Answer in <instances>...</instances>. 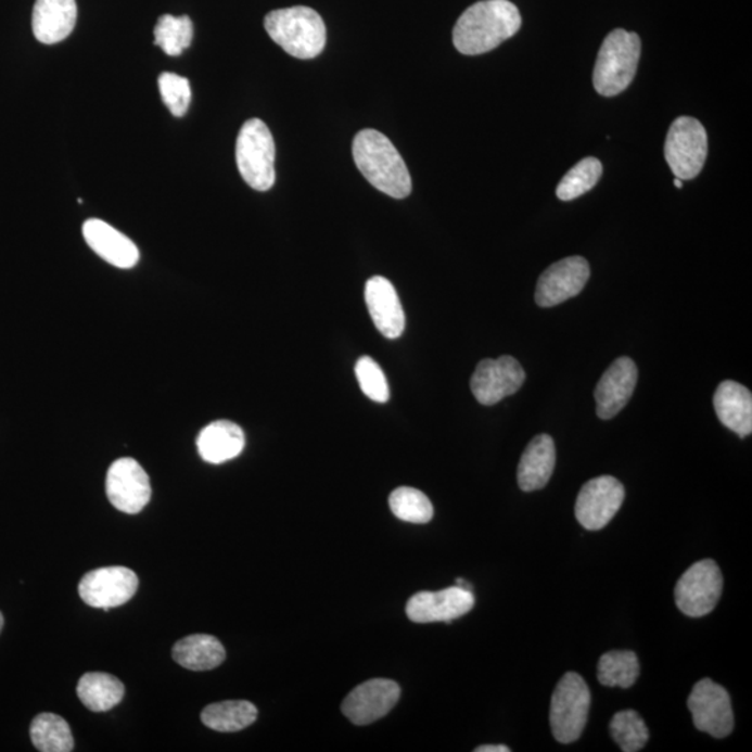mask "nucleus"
<instances>
[{
  "mask_svg": "<svg viewBox=\"0 0 752 752\" xmlns=\"http://www.w3.org/2000/svg\"><path fill=\"white\" fill-rule=\"evenodd\" d=\"M520 27L521 14L515 4L509 0H483L457 20L454 43L463 55H483L515 36Z\"/></svg>",
  "mask_w": 752,
  "mask_h": 752,
  "instance_id": "1",
  "label": "nucleus"
},
{
  "mask_svg": "<svg viewBox=\"0 0 752 752\" xmlns=\"http://www.w3.org/2000/svg\"><path fill=\"white\" fill-rule=\"evenodd\" d=\"M353 158L361 175L382 193L397 200L410 195V171L399 151L382 132L372 129L358 132L353 141Z\"/></svg>",
  "mask_w": 752,
  "mask_h": 752,
  "instance_id": "2",
  "label": "nucleus"
},
{
  "mask_svg": "<svg viewBox=\"0 0 752 752\" xmlns=\"http://www.w3.org/2000/svg\"><path fill=\"white\" fill-rule=\"evenodd\" d=\"M264 24L273 42L294 58L307 61L321 55L326 48V23L316 10L306 7L273 10Z\"/></svg>",
  "mask_w": 752,
  "mask_h": 752,
  "instance_id": "3",
  "label": "nucleus"
},
{
  "mask_svg": "<svg viewBox=\"0 0 752 752\" xmlns=\"http://www.w3.org/2000/svg\"><path fill=\"white\" fill-rule=\"evenodd\" d=\"M641 56V39L636 33L614 29L599 49L594 67V87L603 97H616L636 77Z\"/></svg>",
  "mask_w": 752,
  "mask_h": 752,
  "instance_id": "4",
  "label": "nucleus"
},
{
  "mask_svg": "<svg viewBox=\"0 0 752 752\" xmlns=\"http://www.w3.org/2000/svg\"><path fill=\"white\" fill-rule=\"evenodd\" d=\"M275 141L263 120L251 119L244 123L235 144V162L240 175L251 189L268 191L272 189L275 174Z\"/></svg>",
  "mask_w": 752,
  "mask_h": 752,
  "instance_id": "5",
  "label": "nucleus"
},
{
  "mask_svg": "<svg viewBox=\"0 0 752 752\" xmlns=\"http://www.w3.org/2000/svg\"><path fill=\"white\" fill-rule=\"evenodd\" d=\"M591 708V691L577 673L570 672L555 688L550 701V727L559 743H574L582 737Z\"/></svg>",
  "mask_w": 752,
  "mask_h": 752,
  "instance_id": "6",
  "label": "nucleus"
},
{
  "mask_svg": "<svg viewBox=\"0 0 752 752\" xmlns=\"http://www.w3.org/2000/svg\"><path fill=\"white\" fill-rule=\"evenodd\" d=\"M708 155V136L701 122L690 116L677 117L668 129L665 158L680 180H691L701 174Z\"/></svg>",
  "mask_w": 752,
  "mask_h": 752,
  "instance_id": "7",
  "label": "nucleus"
},
{
  "mask_svg": "<svg viewBox=\"0 0 752 752\" xmlns=\"http://www.w3.org/2000/svg\"><path fill=\"white\" fill-rule=\"evenodd\" d=\"M722 589L724 577L719 566L714 560H701L678 579L675 589L677 608L687 616H706L719 602Z\"/></svg>",
  "mask_w": 752,
  "mask_h": 752,
  "instance_id": "8",
  "label": "nucleus"
},
{
  "mask_svg": "<svg viewBox=\"0 0 752 752\" xmlns=\"http://www.w3.org/2000/svg\"><path fill=\"white\" fill-rule=\"evenodd\" d=\"M687 704L698 730L715 739H725L734 731L735 715L729 692L711 678L697 683Z\"/></svg>",
  "mask_w": 752,
  "mask_h": 752,
  "instance_id": "9",
  "label": "nucleus"
},
{
  "mask_svg": "<svg viewBox=\"0 0 752 752\" xmlns=\"http://www.w3.org/2000/svg\"><path fill=\"white\" fill-rule=\"evenodd\" d=\"M137 589L139 577L132 570L122 566L92 570L78 585L84 602L105 611L129 602Z\"/></svg>",
  "mask_w": 752,
  "mask_h": 752,
  "instance_id": "10",
  "label": "nucleus"
},
{
  "mask_svg": "<svg viewBox=\"0 0 752 752\" xmlns=\"http://www.w3.org/2000/svg\"><path fill=\"white\" fill-rule=\"evenodd\" d=\"M624 496V486L614 476L602 475L588 481L576 501L578 523L589 531L607 527L622 508Z\"/></svg>",
  "mask_w": 752,
  "mask_h": 752,
  "instance_id": "11",
  "label": "nucleus"
},
{
  "mask_svg": "<svg viewBox=\"0 0 752 752\" xmlns=\"http://www.w3.org/2000/svg\"><path fill=\"white\" fill-rule=\"evenodd\" d=\"M525 381L523 367L515 358L501 356L498 360H483L471 377V392L484 406H494L505 397L514 395Z\"/></svg>",
  "mask_w": 752,
  "mask_h": 752,
  "instance_id": "12",
  "label": "nucleus"
},
{
  "mask_svg": "<svg viewBox=\"0 0 752 752\" xmlns=\"http://www.w3.org/2000/svg\"><path fill=\"white\" fill-rule=\"evenodd\" d=\"M400 698V687L387 678H372L344 698L343 715L352 724L367 726L390 714Z\"/></svg>",
  "mask_w": 752,
  "mask_h": 752,
  "instance_id": "13",
  "label": "nucleus"
},
{
  "mask_svg": "<svg viewBox=\"0 0 752 752\" xmlns=\"http://www.w3.org/2000/svg\"><path fill=\"white\" fill-rule=\"evenodd\" d=\"M106 495L111 504L123 513H140L151 499L150 476L130 457L116 460L107 471Z\"/></svg>",
  "mask_w": 752,
  "mask_h": 752,
  "instance_id": "14",
  "label": "nucleus"
},
{
  "mask_svg": "<svg viewBox=\"0 0 752 752\" xmlns=\"http://www.w3.org/2000/svg\"><path fill=\"white\" fill-rule=\"evenodd\" d=\"M589 275L591 270L587 259L583 257L559 260L540 275L535 290V302L543 308L559 306L583 292Z\"/></svg>",
  "mask_w": 752,
  "mask_h": 752,
  "instance_id": "15",
  "label": "nucleus"
},
{
  "mask_svg": "<svg viewBox=\"0 0 752 752\" xmlns=\"http://www.w3.org/2000/svg\"><path fill=\"white\" fill-rule=\"evenodd\" d=\"M474 603L473 591L455 585L442 591H421L412 595L407 602L406 613L415 623H450L469 613Z\"/></svg>",
  "mask_w": 752,
  "mask_h": 752,
  "instance_id": "16",
  "label": "nucleus"
},
{
  "mask_svg": "<svg viewBox=\"0 0 752 752\" xmlns=\"http://www.w3.org/2000/svg\"><path fill=\"white\" fill-rule=\"evenodd\" d=\"M638 370L628 357L617 358L599 380L595 390L597 415L601 420H611L624 409L636 390Z\"/></svg>",
  "mask_w": 752,
  "mask_h": 752,
  "instance_id": "17",
  "label": "nucleus"
},
{
  "mask_svg": "<svg viewBox=\"0 0 752 752\" xmlns=\"http://www.w3.org/2000/svg\"><path fill=\"white\" fill-rule=\"evenodd\" d=\"M366 303L368 311L383 336L400 337L405 332L406 317L399 296L393 284L383 277H373L366 284Z\"/></svg>",
  "mask_w": 752,
  "mask_h": 752,
  "instance_id": "18",
  "label": "nucleus"
},
{
  "mask_svg": "<svg viewBox=\"0 0 752 752\" xmlns=\"http://www.w3.org/2000/svg\"><path fill=\"white\" fill-rule=\"evenodd\" d=\"M84 239L92 251L113 267L129 269L140 259V251L127 235L100 219H88L82 226Z\"/></svg>",
  "mask_w": 752,
  "mask_h": 752,
  "instance_id": "19",
  "label": "nucleus"
},
{
  "mask_svg": "<svg viewBox=\"0 0 752 752\" xmlns=\"http://www.w3.org/2000/svg\"><path fill=\"white\" fill-rule=\"evenodd\" d=\"M76 22V0H37L34 7V36L47 46H53L71 36Z\"/></svg>",
  "mask_w": 752,
  "mask_h": 752,
  "instance_id": "20",
  "label": "nucleus"
},
{
  "mask_svg": "<svg viewBox=\"0 0 752 752\" xmlns=\"http://www.w3.org/2000/svg\"><path fill=\"white\" fill-rule=\"evenodd\" d=\"M557 464V449L549 435L535 436L521 456L518 481L524 493L543 489L549 483Z\"/></svg>",
  "mask_w": 752,
  "mask_h": 752,
  "instance_id": "21",
  "label": "nucleus"
},
{
  "mask_svg": "<svg viewBox=\"0 0 752 752\" xmlns=\"http://www.w3.org/2000/svg\"><path fill=\"white\" fill-rule=\"evenodd\" d=\"M714 406L722 424L740 437L752 432V396L745 386L735 381L722 382L715 392Z\"/></svg>",
  "mask_w": 752,
  "mask_h": 752,
  "instance_id": "22",
  "label": "nucleus"
},
{
  "mask_svg": "<svg viewBox=\"0 0 752 752\" xmlns=\"http://www.w3.org/2000/svg\"><path fill=\"white\" fill-rule=\"evenodd\" d=\"M244 446L245 436L242 428L226 420L215 421L205 426L196 439L200 456L211 464H222L235 459L242 454Z\"/></svg>",
  "mask_w": 752,
  "mask_h": 752,
  "instance_id": "23",
  "label": "nucleus"
},
{
  "mask_svg": "<svg viewBox=\"0 0 752 752\" xmlns=\"http://www.w3.org/2000/svg\"><path fill=\"white\" fill-rule=\"evenodd\" d=\"M171 655L180 666L189 671L205 672L224 663L226 651L218 638L209 634H193L177 641Z\"/></svg>",
  "mask_w": 752,
  "mask_h": 752,
  "instance_id": "24",
  "label": "nucleus"
},
{
  "mask_svg": "<svg viewBox=\"0 0 752 752\" xmlns=\"http://www.w3.org/2000/svg\"><path fill=\"white\" fill-rule=\"evenodd\" d=\"M77 694L88 710L106 712L120 704L125 686L119 678L107 673H87L78 681Z\"/></svg>",
  "mask_w": 752,
  "mask_h": 752,
  "instance_id": "25",
  "label": "nucleus"
},
{
  "mask_svg": "<svg viewBox=\"0 0 752 752\" xmlns=\"http://www.w3.org/2000/svg\"><path fill=\"white\" fill-rule=\"evenodd\" d=\"M258 710L250 701H222L205 708L201 721L206 727L222 734H234L254 724Z\"/></svg>",
  "mask_w": 752,
  "mask_h": 752,
  "instance_id": "26",
  "label": "nucleus"
},
{
  "mask_svg": "<svg viewBox=\"0 0 752 752\" xmlns=\"http://www.w3.org/2000/svg\"><path fill=\"white\" fill-rule=\"evenodd\" d=\"M34 747L41 752H71L75 750V739L71 726L62 716L39 714L29 727Z\"/></svg>",
  "mask_w": 752,
  "mask_h": 752,
  "instance_id": "27",
  "label": "nucleus"
},
{
  "mask_svg": "<svg viewBox=\"0 0 752 752\" xmlns=\"http://www.w3.org/2000/svg\"><path fill=\"white\" fill-rule=\"evenodd\" d=\"M640 676V663L632 651L604 653L598 663V680L602 686L630 688Z\"/></svg>",
  "mask_w": 752,
  "mask_h": 752,
  "instance_id": "28",
  "label": "nucleus"
},
{
  "mask_svg": "<svg viewBox=\"0 0 752 752\" xmlns=\"http://www.w3.org/2000/svg\"><path fill=\"white\" fill-rule=\"evenodd\" d=\"M155 46L169 56H179L191 46L194 37L193 22L190 17H175L165 14L154 29Z\"/></svg>",
  "mask_w": 752,
  "mask_h": 752,
  "instance_id": "29",
  "label": "nucleus"
},
{
  "mask_svg": "<svg viewBox=\"0 0 752 752\" xmlns=\"http://www.w3.org/2000/svg\"><path fill=\"white\" fill-rule=\"evenodd\" d=\"M392 513L397 519L412 524H426L434 518V506L421 490L400 486L390 496Z\"/></svg>",
  "mask_w": 752,
  "mask_h": 752,
  "instance_id": "30",
  "label": "nucleus"
},
{
  "mask_svg": "<svg viewBox=\"0 0 752 752\" xmlns=\"http://www.w3.org/2000/svg\"><path fill=\"white\" fill-rule=\"evenodd\" d=\"M603 167L597 158H585L564 175L557 189L562 201H573L588 193L601 179Z\"/></svg>",
  "mask_w": 752,
  "mask_h": 752,
  "instance_id": "31",
  "label": "nucleus"
},
{
  "mask_svg": "<svg viewBox=\"0 0 752 752\" xmlns=\"http://www.w3.org/2000/svg\"><path fill=\"white\" fill-rule=\"evenodd\" d=\"M611 734L624 752L641 751L650 739V731L636 711H622L613 716Z\"/></svg>",
  "mask_w": 752,
  "mask_h": 752,
  "instance_id": "32",
  "label": "nucleus"
},
{
  "mask_svg": "<svg viewBox=\"0 0 752 752\" xmlns=\"http://www.w3.org/2000/svg\"><path fill=\"white\" fill-rule=\"evenodd\" d=\"M357 381L364 395L377 403L390 400V385L385 373L371 357L364 356L356 364Z\"/></svg>",
  "mask_w": 752,
  "mask_h": 752,
  "instance_id": "33",
  "label": "nucleus"
},
{
  "mask_svg": "<svg viewBox=\"0 0 752 752\" xmlns=\"http://www.w3.org/2000/svg\"><path fill=\"white\" fill-rule=\"evenodd\" d=\"M162 101L176 117L184 116L191 102L190 81L175 73H162L158 80Z\"/></svg>",
  "mask_w": 752,
  "mask_h": 752,
  "instance_id": "34",
  "label": "nucleus"
},
{
  "mask_svg": "<svg viewBox=\"0 0 752 752\" xmlns=\"http://www.w3.org/2000/svg\"><path fill=\"white\" fill-rule=\"evenodd\" d=\"M509 747L506 745H481L475 749V752H509Z\"/></svg>",
  "mask_w": 752,
  "mask_h": 752,
  "instance_id": "35",
  "label": "nucleus"
},
{
  "mask_svg": "<svg viewBox=\"0 0 752 752\" xmlns=\"http://www.w3.org/2000/svg\"><path fill=\"white\" fill-rule=\"evenodd\" d=\"M456 585H457V587L467 589V591H473V587H471V584L464 582L463 578H457V579H456Z\"/></svg>",
  "mask_w": 752,
  "mask_h": 752,
  "instance_id": "36",
  "label": "nucleus"
},
{
  "mask_svg": "<svg viewBox=\"0 0 752 752\" xmlns=\"http://www.w3.org/2000/svg\"><path fill=\"white\" fill-rule=\"evenodd\" d=\"M3 624H4L3 614L0 613V633H2Z\"/></svg>",
  "mask_w": 752,
  "mask_h": 752,
  "instance_id": "37",
  "label": "nucleus"
},
{
  "mask_svg": "<svg viewBox=\"0 0 752 752\" xmlns=\"http://www.w3.org/2000/svg\"><path fill=\"white\" fill-rule=\"evenodd\" d=\"M675 186L677 187V189H681V187H683L681 180L677 179V177L675 179Z\"/></svg>",
  "mask_w": 752,
  "mask_h": 752,
  "instance_id": "38",
  "label": "nucleus"
}]
</instances>
